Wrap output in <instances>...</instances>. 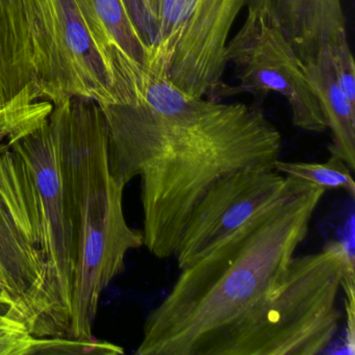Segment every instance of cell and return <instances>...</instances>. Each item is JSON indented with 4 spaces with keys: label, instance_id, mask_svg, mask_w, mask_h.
<instances>
[{
    "label": "cell",
    "instance_id": "13",
    "mask_svg": "<svg viewBox=\"0 0 355 355\" xmlns=\"http://www.w3.org/2000/svg\"><path fill=\"white\" fill-rule=\"evenodd\" d=\"M307 78L317 95L331 134L328 150L330 157L342 159L352 171L355 169V107L349 103L336 84L328 53L304 64Z\"/></svg>",
    "mask_w": 355,
    "mask_h": 355
},
{
    "label": "cell",
    "instance_id": "1",
    "mask_svg": "<svg viewBox=\"0 0 355 355\" xmlns=\"http://www.w3.org/2000/svg\"><path fill=\"white\" fill-rule=\"evenodd\" d=\"M101 107L112 174L125 186L140 176L144 246L159 259L174 257L211 184L279 159L282 134L261 107L192 96L153 70L132 101Z\"/></svg>",
    "mask_w": 355,
    "mask_h": 355
},
{
    "label": "cell",
    "instance_id": "14",
    "mask_svg": "<svg viewBox=\"0 0 355 355\" xmlns=\"http://www.w3.org/2000/svg\"><path fill=\"white\" fill-rule=\"evenodd\" d=\"M53 109V103L43 101L34 85L26 86L10 103L0 107V148L40 125Z\"/></svg>",
    "mask_w": 355,
    "mask_h": 355
},
{
    "label": "cell",
    "instance_id": "7",
    "mask_svg": "<svg viewBox=\"0 0 355 355\" xmlns=\"http://www.w3.org/2000/svg\"><path fill=\"white\" fill-rule=\"evenodd\" d=\"M34 49L35 87L43 101L82 97L119 103L115 78L76 0H22Z\"/></svg>",
    "mask_w": 355,
    "mask_h": 355
},
{
    "label": "cell",
    "instance_id": "9",
    "mask_svg": "<svg viewBox=\"0 0 355 355\" xmlns=\"http://www.w3.org/2000/svg\"><path fill=\"white\" fill-rule=\"evenodd\" d=\"M299 182L267 165L249 166L222 176L191 211L174 254L178 269L277 202Z\"/></svg>",
    "mask_w": 355,
    "mask_h": 355
},
{
    "label": "cell",
    "instance_id": "8",
    "mask_svg": "<svg viewBox=\"0 0 355 355\" xmlns=\"http://www.w3.org/2000/svg\"><path fill=\"white\" fill-rule=\"evenodd\" d=\"M239 32L228 41L227 63L234 66L241 88L263 97L286 99L294 126L309 132L327 130L305 65L270 12L269 0H254Z\"/></svg>",
    "mask_w": 355,
    "mask_h": 355
},
{
    "label": "cell",
    "instance_id": "19",
    "mask_svg": "<svg viewBox=\"0 0 355 355\" xmlns=\"http://www.w3.org/2000/svg\"><path fill=\"white\" fill-rule=\"evenodd\" d=\"M0 311H6V301L3 294H1V291H0Z\"/></svg>",
    "mask_w": 355,
    "mask_h": 355
},
{
    "label": "cell",
    "instance_id": "10",
    "mask_svg": "<svg viewBox=\"0 0 355 355\" xmlns=\"http://www.w3.org/2000/svg\"><path fill=\"white\" fill-rule=\"evenodd\" d=\"M76 3L115 78L119 103L132 101L146 70L150 49L130 17L124 0Z\"/></svg>",
    "mask_w": 355,
    "mask_h": 355
},
{
    "label": "cell",
    "instance_id": "18",
    "mask_svg": "<svg viewBox=\"0 0 355 355\" xmlns=\"http://www.w3.org/2000/svg\"><path fill=\"white\" fill-rule=\"evenodd\" d=\"M130 17L150 49L157 36L159 0H124Z\"/></svg>",
    "mask_w": 355,
    "mask_h": 355
},
{
    "label": "cell",
    "instance_id": "3",
    "mask_svg": "<svg viewBox=\"0 0 355 355\" xmlns=\"http://www.w3.org/2000/svg\"><path fill=\"white\" fill-rule=\"evenodd\" d=\"M325 190L300 180L288 195L180 270L149 313L138 355H207L277 286L306 238Z\"/></svg>",
    "mask_w": 355,
    "mask_h": 355
},
{
    "label": "cell",
    "instance_id": "17",
    "mask_svg": "<svg viewBox=\"0 0 355 355\" xmlns=\"http://www.w3.org/2000/svg\"><path fill=\"white\" fill-rule=\"evenodd\" d=\"M338 88L355 107V63L350 45L338 47L328 53Z\"/></svg>",
    "mask_w": 355,
    "mask_h": 355
},
{
    "label": "cell",
    "instance_id": "15",
    "mask_svg": "<svg viewBox=\"0 0 355 355\" xmlns=\"http://www.w3.org/2000/svg\"><path fill=\"white\" fill-rule=\"evenodd\" d=\"M274 169L279 173L295 180H302L320 187L324 190L346 191L351 197L355 196V182L352 170L336 157H330L324 163H303V162L277 161Z\"/></svg>",
    "mask_w": 355,
    "mask_h": 355
},
{
    "label": "cell",
    "instance_id": "4",
    "mask_svg": "<svg viewBox=\"0 0 355 355\" xmlns=\"http://www.w3.org/2000/svg\"><path fill=\"white\" fill-rule=\"evenodd\" d=\"M70 159L78 209V251L67 336L93 340L103 291L124 270L130 251L144 246L123 211L125 184L110 167L109 132L101 105L70 98Z\"/></svg>",
    "mask_w": 355,
    "mask_h": 355
},
{
    "label": "cell",
    "instance_id": "2",
    "mask_svg": "<svg viewBox=\"0 0 355 355\" xmlns=\"http://www.w3.org/2000/svg\"><path fill=\"white\" fill-rule=\"evenodd\" d=\"M70 98L0 148V291L40 338L67 336L78 251Z\"/></svg>",
    "mask_w": 355,
    "mask_h": 355
},
{
    "label": "cell",
    "instance_id": "16",
    "mask_svg": "<svg viewBox=\"0 0 355 355\" xmlns=\"http://www.w3.org/2000/svg\"><path fill=\"white\" fill-rule=\"evenodd\" d=\"M37 343L24 323L0 311V355H36Z\"/></svg>",
    "mask_w": 355,
    "mask_h": 355
},
{
    "label": "cell",
    "instance_id": "11",
    "mask_svg": "<svg viewBox=\"0 0 355 355\" xmlns=\"http://www.w3.org/2000/svg\"><path fill=\"white\" fill-rule=\"evenodd\" d=\"M276 24L306 64L349 44L342 0H269Z\"/></svg>",
    "mask_w": 355,
    "mask_h": 355
},
{
    "label": "cell",
    "instance_id": "6",
    "mask_svg": "<svg viewBox=\"0 0 355 355\" xmlns=\"http://www.w3.org/2000/svg\"><path fill=\"white\" fill-rule=\"evenodd\" d=\"M254 0H159L146 69L192 96L220 99L230 31Z\"/></svg>",
    "mask_w": 355,
    "mask_h": 355
},
{
    "label": "cell",
    "instance_id": "5",
    "mask_svg": "<svg viewBox=\"0 0 355 355\" xmlns=\"http://www.w3.org/2000/svg\"><path fill=\"white\" fill-rule=\"evenodd\" d=\"M354 267L353 240L293 257L275 288L239 318L207 355H315L338 334L343 277Z\"/></svg>",
    "mask_w": 355,
    "mask_h": 355
},
{
    "label": "cell",
    "instance_id": "12",
    "mask_svg": "<svg viewBox=\"0 0 355 355\" xmlns=\"http://www.w3.org/2000/svg\"><path fill=\"white\" fill-rule=\"evenodd\" d=\"M34 49L22 0H0V107L34 85Z\"/></svg>",
    "mask_w": 355,
    "mask_h": 355
}]
</instances>
